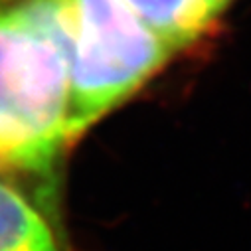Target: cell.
Listing matches in <instances>:
<instances>
[{
  "instance_id": "3",
  "label": "cell",
  "mask_w": 251,
  "mask_h": 251,
  "mask_svg": "<svg viewBox=\"0 0 251 251\" xmlns=\"http://www.w3.org/2000/svg\"><path fill=\"white\" fill-rule=\"evenodd\" d=\"M125 2L174 53L208 36L235 0H125Z\"/></svg>"
},
{
  "instance_id": "4",
  "label": "cell",
  "mask_w": 251,
  "mask_h": 251,
  "mask_svg": "<svg viewBox=\"0 0 251 251\" xmlns=\"http://www.w3.org/2000/svg\"><path fill=\"white\" fill-rule=\"evenodd\" d=\"M0 251H59L48 222L4 182H0Z\"/></svg>"
},
{
  "instance_id": "1",
  "label": "cell",
  "mask_w": 251,
  "mask_h": 251,
  "mask_svg": "<svg viewBox=\"0 0 251 251\" xmlns=\"http://www.w3.org/2000/svg\"><path fill=\"white\" fill-rule=\"evenodd\" d=\"M72 0H0V164L44 170L68 141Z\"/></svg>"
},
{
  "instance_id": "2",
  "label": "cell",
  "mask_w": 251,
  "mask_h": 251,
  "mask_svg": "<svg viewBox=\"0 0 251 251\" xmlns=\"http://www.w3.org/2000/svg\"><path fill=\"white\" fill-rule=\"evenodd\" d=\"M68 141L131 97L170 59V48L125 0H72Z\"/></svg>"
}]
</instances>
